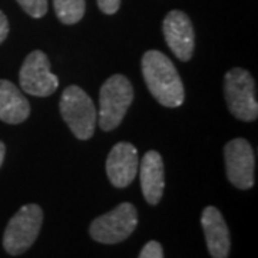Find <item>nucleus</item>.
I'll return each instance as SVG.
<instances>
[{
  "mask_svg": "<svg viewBox=\"0 0 258 258\" xmlns=\"http://www.w3.org/2000/svg\"><path fill=\"white\" fill-rule=\"evenodd\" d=\"M147 88L162 106L178 108L185 101L184 83L172 60L159 50H148L142 57Z\"/></svg>",
  "mask_w": 258,
  "mask_h": 258,
  "instance_id": "1",
  "label": "nucleus"
},
{
  "mask_svg": "<svg viewBox=\"0 0 258 258\" xmlns=\"http://www.w3.org/2000/svg\"><path fill=\"white\" fill-rule=\"evenodd\" d=\"M59 109L76 138L86 141L92 137L98 122V111L91 96L82 88L76 85L68 86L62 93Z\"/></svg>",
  "mask_w": 258,
  "mask_h": 258,
  "instance_id": "2",
  "label": "nucleus"
},
{
  "mask_svg": "<svg viewBox=\"0 0 258 258\" xmlns=\"http://www.w3.org/2000/svg\"><path fill=\"white\" fill-rule=\"evenodd\" d=\"M134 101V86L123 75H113L99 92L98 123L103 131L118 128Z\"/></svg>",
  "mask_w": 258,
  "mask_h": 258,
  "instance_id": "3",
  "label": "nucleus"
},
{
  "mask_svg": "<svg viewBox=\"0 0 258 258\" xmlns=\"http://www.w3.org/2000/svg\"><path fill=\"white\" fill-rule=\"evenodd\" d=\"M43 211L36 204L23 205L12 218L5 230L3 247L10 255H20L36 241L42 228Z\"/></svg>",
  "mask_w": 258,
  "mask_h": 258,
  "instance_id": "4",
  "label": "nucleus"
},
{
  "mask_svg": "<svg viewBox=\"0 0 258 258\" xmlns=\"http://www.w3.org/2000/svg\"><path fill=\"white\" fill-rule=\"evenodd\" d=\"M225 101L230 112L237 119L251 122L258 116L255 82L245 69L235 68L225 74Z\"/></svg>",
  "mask_w": 258,
  "mask_h": 258,
  "instance_id": "5",
  "label": "nucleus"
},
{
  "mask_svg": "<svg viewBox=\"0 0 258 258\" xmlns=\"http://www.w3.org/2000/svg\"><path fill=\"white\" fill-rule=\"evenodd\" d=\"M138 225V211L131 203H122L112 211L95 218L89 234L101 244H118L126 240Z\"/></svg>",
  "mask_w": 258,
  "mask_h": 258,
  "instance_id": "6",
  "label": "nucleus"
},
{
  "mask_svg": "<svg viewBox=\"0 0 258 258\" xmlns=\"http://www.w3.org/2000/svg\"><path fill=\"white\" fill-rule=\"evenodd\" d=\"M19 81L22 89L33 96H50L59 86V79L50 72V62L42 50H33L22 64Z\"/></svg>",
  "mask_w": 258,
  "mask_h": 258,
  "instance_id": "7",
  "label": "nucleus"
},
{
  "mask_svg": "<svg viewBox=\"0 0 258 258\" xmlns=\"http://www.w3.org/2000/svg\"><path fill=\"white\" fill-rule=\"evenodd\" d=\"M227 176L234 186L249 189L254 185L255 155L248 141L235 138L224 148Z\"/></svg>",
  "mask_w": 258,
  "mask_h": 258,
  "instance_id": "8",
  "label": "nucleus"
},
{
  "mask_svg": "<svg viewBox=\"0 0 258 258\" xmlns=\"http://www.w3.org/2000/svg\"><path fill=\"white\" fill-rule=\"evenodd\" d=\"M162 30L166 45L174 55L179 60L188 62L192 57L195 47V35L189 18L181 10H172L164 19Z\"/></svg>",
  "mask_w": 258,
  "mask_h": 258,
  "instance_id": "9",
  "label": "nucleus"
},
{
  "mask_svg": "<svg viewBox=\"0 0 258 258\" xmlns=\"http://www.w3.org/2000/svg\"><path fill=\"white\" fill-rule=\"evenodd\" d=\"M139 157L137 148L129 142H119L112 148L106 159V174L116 188L128 186L138 174Z\"/></svg>",
  "mask_w": 258,
  "mask_h": 258,
  "instance_id": "10",
  "label": "nucleus"
},
{
  "mask_svg": "<svg viewBox=\"0 0 258 258\" xmlns=\"http://www.w3.org/2000/svg\"><path fill=\"white\" fill-rule=\"evenodd\" d=\"M201 225L211 257L228 258L231 248L230 231L220 210L207 207L201 215Z\"/></svg>",
  "mask_w": 258,
  "mask_h": 258,
  "instance_id": "11",
  "label": "nucleus"
},
{
  "mask_svg": "<svg viewBox=\"0 0 258 258\" xmlns=\"http://www.w3.org/2000/svg\"><path fill=\"white\" fill-rule=\"evenodd\" d=\"M139 179H141L142 194L147 203L151 205H157L164 195V186H165L164 161L159 152L149 151L144 155L139 164Z\"/></svg>",
  "mask_w": 258,
  "mask_h": 258,
  "instance_id": "12",
  "label": "nucleus"
},
{
  "mask_svg": "<svg viewBox=\"0 0 258 258\" xmlns=\"http://www.w3.org/2000/svg\"><path fill=\"white\" fill-rule=\"evenodd\" d=\"M30 103L16 85L0 79V120L16 125L28 119Z\"/></svg>",
  "mask_w": 258,
  "mask_h": 258,
  "instance_id": "13",
  "label": "nucleus"
},
{
  "mask_svg": "<svg viewBox=\"0 0 258 258\" xmlns=\"http://www.w3.org/2000/svg\"><path fill=\"white\" fill-rule=\"evenodd\" d=\"M53 6L63 25H75L85 15V0H53Z\"/></svg>",
  "mask_w": 258,
  "mask_h": 258,
  "instance_id": "14",
  "label": "nucleus"
},
{
  "mask_svg": "<svg viewBox=\"0 0 258 258\" xmlns=\"http://www.w3.org/2000/svg\"><path fill=\"white\" fill-rule=\"evenodd\" d=\"M20 8L32 18H43L47 12V0H16Z\"/></svg>",
  "mask_w": 258,
  "mask_h": 258,
  "instance_id": "15",
  "label": "nucleus"
},
{
  "mask_svg": "<svg viewBox=\"0 0 258 258\" xmlns=\"http://www.w3.org/2000/svg\"><path fill=\"white\" fill-rule=\"evenodd\" d=\"M139 258H164L162 245L158 241H149L141 251Z\"/></svg>",
  "mask_w": 258,
  "mask_h": 258,
  "instance_id": "16",
  "label": "nucleus"
},
{
  "mask_svg": "<svg viewBox=\"0 0 258 258\" xmlns=\"http://www.w3.org/2000/svg\"><path fill=\"white\" fill-rule=\"evenodd\" d=\"M98 6L105 15H113L119 9L120 0H98Z\"/></svg>",
  "mask_w": 258,
  "mask_h": 258,
  "instance_id": "17",
  "label": "nucleus"
},
{
  "mask_svg": "<svg viewBox=\"0 0 258 258\" xmlns=\"http://www.w3.org/2000/svg\"><path fill=\"white\" fill-rule=\"evenodd\" d=\"M8 35H9V22L6 15L0 10V45L6 40Z\"/></svg>",
  "mask_w": 258,
  "mask_h": 258,
  "instance_id": "18",
  "label": "nucleus"
},
{
  "mask_svg": "<svg viewBox=\"0 0 258 258\" xmlns=\"http://www.w3.org/2000/svg\"><path fill=\"white\" fill-rule=\"evenodd\" d=\"M5 154H6V147H5V144L0 141V166H2L3 161H5Z\"/></svg>",
  "mask_w": 258,
  "mask_h": 258,
  "instance_id": "19",
  "label": "nucleus"
}]
</instances>
